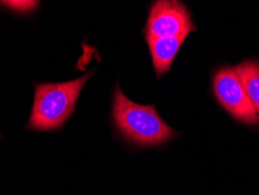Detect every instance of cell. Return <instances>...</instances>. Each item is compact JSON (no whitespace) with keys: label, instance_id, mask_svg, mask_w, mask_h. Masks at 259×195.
Segmentation results:
<instances>
[{"label":"cell","instance_id":"7a4b0ae2","mask_svg":"<svg viewBox=\"0 0 259 195\" xmlns=\"http://www.w3.org/2000/svg\"><path fill=\"white\" fill-rule=\"evenodd\" d=\"M94 71L59 83H33L34 101L26 129L30 131H58L74 114L79 94Z\"/></svg>","mask_w":259,"mask_h":195},{"label":"cell","instance_id":"3957f363","mask_svg":"<svg viewBox=\"0 0 259 195\" xmlns=\"http://www.w3.org/2000/svg\"><path fill=\"white\" fill-rule=\"evenodd\" d=\"M212 93L217 102L236 121L246 125H258L259 118L243 86L237 69L221 68L212 76Z\"/></svg>","mask_w":259,"mask_h":195},{"label":"cell","instance_id":"6da1fadb","mask_svg":"<svg viewBox=\"0 0 259 195\" xmlns=\"http://www.w3.org/2000/svg\"><path fill=\"white\" fill-rule=\"evenodd\" d=\"M111 121L120 139L135 147H161L178 136L160 117L153 104L143 105L130 101L118 84L112 94Z\"/></svg>","mask_w":259,"mask_h":195},{"label":"cell","instance_id":"8992f818","mask_svg":"<svg viewBox=\"0 0 259 195\" xmlns=\"http://www.w3.org/2000/svg\"><path fill=\"white\" fill-rule=\"evenodd\" d=\"M236 69L259 118V63L253 60H246Z\"/></svg>","mask_w":259,"mask_h":195},{"label":"cell","instance_id":"277c9868","mask_svg":"<svg viewBox=\"0 0 259 195\" xmlns=\"http://www.w3.org/2000/svg\"><path fill=\"white\" fill-rule=\"evenodd\" d=\"M194 29L187 7L179 0H154L151 5L146 36H188Z\"/></svg>","mask_w":259,"mask_h":195},{"label":"cell","instance_id":"52a82bcc","mask_svg":"<svg viewBox=\"0 0 259 195\" xmlns=\"http://www.w3.org/2000/svg\"><path fill=\"white\" fill-rule=\"evenodd\" d=\"M39 4L40 0H0V5L21 14L34 12Z\"/></svg>","mask_w":259,"mask_h":195},{"label":"cell","instance_id":"5b68a950","mask_svg":"<svg viewBox=\"0 0 259 195\" xmlns=\"http://www.w3.org/2000/svg\"><path fill=\"white\" fill-rule=\"evenodd\" d=\"M187 36H169L154 37L146 36V41L150 48L152 62L157 74V77L165 74L170 69L174 57L177 56L181 45Z\"/></svg>","mask_w":259,"mask_h":195}]
</instances>
